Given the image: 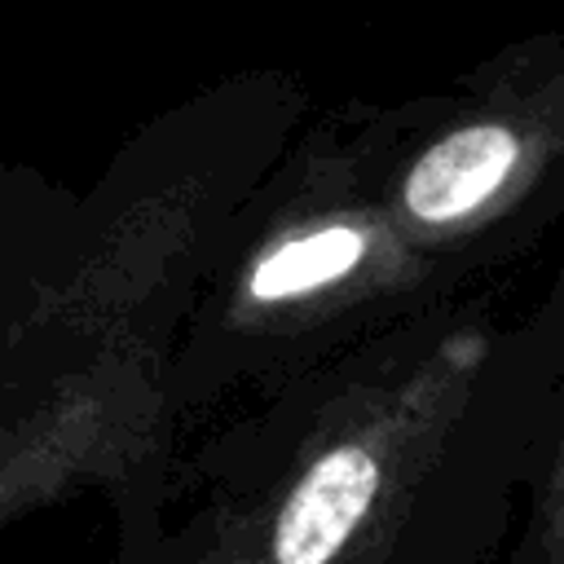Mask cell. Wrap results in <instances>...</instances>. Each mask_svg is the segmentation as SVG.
<instances>
[{"label":"cell","instance_id":"cell-2","mask_svg":"<svg viewBox=\"0 0 564 564\" xmlns=\"http://www.w3.org/2000/svg\"><path fill=\"white\" fill-rule=\"evenodd\" d=\"M458 291L467 286L379 203L348 110L295 132L238 207L181 317L163 375L172 432Z\"/></svg>","mask_w":564,"mask_h":564},{"label":"cell","instance_id":"cell-3","mask_svg":"<svg viewBox=\"0 0 564 564\" xmlns=\"http://www.w3.org/2000/svg\"><path fill=\"white\" fill-rule=\"evenodd\" d=\"M70 212L75 189L0 163V529L75 494H110L123 520L176 445L163 383L62 300Z\"/></svg>","mask_w":564,"mask_h":564},{"label":"cell","instance_id":"cell-1","mask_svg":"<svg viewBox=\"0 0 564 564\" xmlns=\"http://www.w3.org/2000/svg\"><path fill=\"white\" fill-rule=\"evenodd\" d=\"M560 295L498 322L449 295L304 366L194 449H172L119 560L445 564L485 560L511 507L560 516Z\"/></svg>","mask_w":564,"mask_h":564},{"label":"cell","instance_id":"cell-4","mask_svg":"<svg viewBox=\"0 0 564 564\" xmlns=\"http://www.w3.org/2000/svg\"><path fill=\"white\" fill-rule=\"evenodd\" d=\"M397 229L458 286L524 256L564 207V44L516 40L449 88L348 110Z\"/></svg>","mask_w":564,"mask_h":564}]
</instances>
